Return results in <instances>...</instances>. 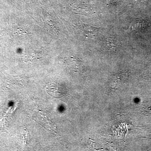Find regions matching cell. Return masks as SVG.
<instances>
[{"label":"cell","instance_id":"4","mask_svg":"<svg viewBox=\"0 0 151 151\" xmlns=\"http://www.w3.org/2000/svg\"><path fill=\"white\" fill-rule=\"evenodd\" d=\"M108 1L110 2V3H112L116 2L118 1L119 0H108Z\"/></svg>","mask_w":151,"mask_h":151},{"label":"cell","instance_id":"1","mask_svg":"<svg viewBox=\"0 0 151 151\" xmlns=\"http://www.w3.org/2000/svg\"><path fill=\"white\" fill-rule=\"evenodd\" d=\"M46 91L50 95L55 98H60L63 95L62 88L57 84H50L46 87Z\"/></svg>","mask_w":151,"mask_h":151},{"label":"cell","instance_id":"2","mask_svg":"<svg viewBox=\"0 0 151 151\" xmlns=\"http://www.w3.org/2000/svg\"><path fill=\"white\" fill-rule=\"evenodd\" d=\"M82 28L85 33L89 36L94 37L98 31V29L97 27H93L88 25H84Z\"/></svg>","mask_w":151,"mask_h":151},{"label":"cell","instance_id":"3","mask_svg":"<svg viewBox=\"0 0 151 151\" xmlns=\"http://www.w3.org/2000/svg\"><path fill=\"white\" fill-rule=\"evenodd\" d=\"M105 45L108 50H114L116 48V42L113 39L108 38L105 41Z\"/></svg>","mask_w":151,"mask_h":151}]
</instances>
